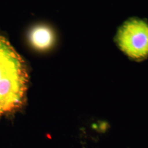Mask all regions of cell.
<instances>
[{"instance_id": "3", "label": "cell", "mask_w": 148, "mask_h": 148, "mask_svg": "<svg viewBox=\"0 0 148 148\" xmlns=\"http://www.w3.org/2000/svg\"><path fill=\"white\" fill-rule=\"evenodd\" d=\"M29 38L34 47L40 50H45L52 45L54 35L50 27L39 25L33 27L30 30Z\"/></svg>"}, {"instance_id": "2", "label": "cell", "mask_w": 148, "mask_h": 148, "mask_svg": "<svg viewBox=\"0 0 148 148\" xmlns=\"http://www.w3.org/2000/svg\"><path fill=\"white\" fill-rule=\"evenodd\" d=\"M119 47L130 58L141 60L148 57V24L140 19L127 21L119 30Z\"/></svg>"}, {"instance_id": "1", "label": "cell", "mask_w": 148, "mask_h": 148, "mask_svg": "<svg viewBox=\"0 0 148 148\" xmlns=\"http://www.w3.org/2000/svg\"><path fill=\"white\" fill-rule=\"evenodd\" d=\"M28 82L23 59L5 37L0 35V115L22 106Z\"/></svg>"}]
</instances>
